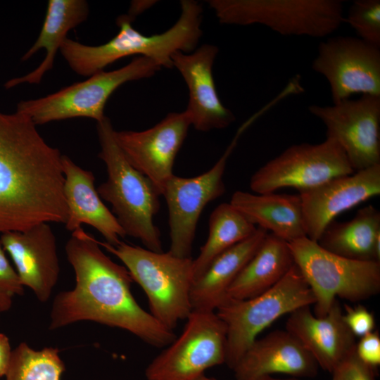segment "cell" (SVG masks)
<instances>
[{"instance_id": "1", "label": "cell", "mask_w": 380, "mask_h": 380, "mask_svg": "<svg viewBox=\"0 0 380 380\" xmlns=\"http://www.w3.org/2000/svg\"><path fill=\"white\" fill-rule=\"evenodd\" d=\"M65 249L75 272V286L56 296L49 329L87 320L126 330L157 348L175 340L174 331L134 299L131 292L133 279L127 269L107 256L91 234L82 227L72 232Z\"/></svg>"}, {"instance_id": "2", "label": "cell", "mask_w": 380, "mask_h": 380, "mask_svg": "<svg viewBox=\"0 0 380 380\" xmlns=\"http://www.w3.org/2000/svg\"><path fill=\"white\" fill-rule=\"evenodd\" d=\"M62 156L28 116L0 112V234L65 223Z\"/></svg>"}, {"instance_id": "3", "label": "cell", "mask_w": 380, "mask_h": 380, "mask_svg": "<svg viewBox=\"0 0 380 380\" xmlns=\"http://www.w3.org/2000/svg\"><path fill=\"white\" fill-rule=\"evenodd\" d=\"M182 13L176 23L163 33L146 36L132 27L128 15L116 20L118 34L108 42L90 46L67 38L60 51L69 67L77 74L89 77L108 65L134 55L149 58L163 68L173 67L172 56L188 53L198 44L201 35L203 8L196 1H181Z\"/></svg>"}, {"instance_id": "4", "label": "cell", "mask_w": 380, "mask_h": 380, "mask_svg": "<svg viewBox=\"0 0 380 380\" xmlns=\"http://www.w3.org/2000/svg\"><path fill=\"white\" fill-rule=\"evenodd\" d=\"M101 151L108 177L97 189L100 197L112 205L113 213L126 235L139 239L146 248L163 251L160 233L153 221L160 209V193L136 170L118 146L108 117L96 122Z\"/></svg>"}, {"instance_id": "5", "label": "cell", "mask_w": 380, "mask_h": 380, "mask_svg": "<svg viewBox=\"0 0 380 380\" xmlns=\"http://www.w3.org/2000/svg\"><path fill=\"white\" fill-rule=\"evenodd\" d=\"M100 246L118 257L133 281L145 292L151 315L172 330L192 311L190 293L194 282L193 259L167 252H156L124 242Z\"/></svg>"}, {"instance_id": "6", "label": "cell", "mask_w": 380, "mask_h": 380, "mask_svg": "<svg viewBox=\"0 0 380 380\" xmlns=\"http://www.w3.org/2000/svg\"><path fill=\"white\" fill-rule=\"evenodd\" d=\"M288 243L294 263L315 296V316H325L337 298L359 302L379 293L380 262L335 255L307 236Z\"/></svg>"}, {"instance_id": "7", "label": "cell", "mask_w": 380, "mask_h": 380, "mask_svg": "<svg viewBox=\"0 0 380 380\" xmlns=\"http://www.w3.org/2000/svg\"><path fill=\"white\" fill-rule=\"evenodd\" d=\"M315 303L312 291L295 263L265 292L244 300L227 299L215 310L227 327L225 364L232 369L264 329L281 316Z\"/></svg>"}, {"instance_id": "8", "label": "cell", "mask_w": 380, "mask_h": 380, "mask_svg": "<svg viewBox=\"0 0 380 380\" xmlns=\"http://www.w3.org/2000/svg\"><path fill=\"white\" fill-rule=\"evenodd\" d=\"M220 23L260 24L287 36L323 37L345 22L339 0H210Z\"/></svg>"}, {"instance_id": "9", "label": "cell", "mask_w": 380, "mask_h": 380, "mask_svg": "<svg viewBox=\"0 0 380 380\" xmlns=\"http://www.w3.org/2000/svg\"><path fill=\"white\" fill-rule=\"evenodd\" d=\"M160 69L153 60L138 56L119 69L103 70L45 96L21 101L15 111L28 116L36 125L74 118H89L97 122L106 117V102L118 87L150 77Z\"/></svg>"}, {"instance_id": "10", "label": "cell", "mask_w": 380, "mask_h": 380, "mask_svg": "<svg viewBox=\"0 0 380 380\" xmlns=\"http://www.w3.org/2000/svg\"><path fill=\"white\" fill-rule=\"evenodd\" d=\"M179 337L147 366V380H198L225 363L227 327L215 311L192 310Z\"/></svg>"}, {"instance_id": "11", "label": "cell", "mask_w": 380, "mask_h": 380, "mask_svg": "<svg viewBox=\"0 0 380 380\" xmlns=\"http://www.w3.org/2000/svg\"><path fill=\"white\" fill-rule=\"evenodd\" d=\"M262 114L260 110L240 126L224 153L209 170L194 177L174 175L166 182L162 196L168 210L170 236L168 251L172 255L191 258L199 217L208 203L225 193L223 176L227 160L241 135Z\"/></svg>"}, {"instance_id": "12", "label": "cell", "mask_w": 380, "mask_h": 380, "mask_svg": "<svg viewBox=\"0 0 380 380\" xmlns=\"http://www.w3.org/2000/svg\"><path fill=\"white\" fill-rule=\"evenodd\" d=\"M354 172L341 146L326 138L319 144L289 146L252 175L250 188L255 194L274 193L284 187L300 191Z\"/></svg>"}, {"instance_id": "13", "label": "cell", "mask_w": 380, "mask_h": 380, "mask_svg": "<svg viewBox=\"0 0 380 380\" xmlns=\"http://www.w3.org/2000/svg\"><path fill=\"white\" fill-rule=\"evenodd\" d=\"M308 109L324 123L327 139L341 146L355 172L380 165V96L362 95Z\"/></svg>"}, {"instance_id": "14", "label": "cell", "mask_w": 380, "mask_h": 380, "mask_svg": "<svg viewBox=\"0 0 380 380\" xmlns=\"http://www.w3.org/2000/svg\"><path fill=\"white\" fill-rule=\"evenodd\" d=\"M312 68L327 80L334 103L355 94L380 96V48L358 37L322 42Z\"/></svg>"}, {"instance_id": "15", "label": "cell", "mask_w": 380, "mask_h": 380, "mask_svg": "<svg viewBox=\"0 0 380 380\" xmlns=\"http://www.w3.org/2000/svg\"><path fill=\"white\" fill-rule=\"evenodd\" d=\"M191 125L186 111L171 113L148 129L115 130L114 137L128 162L162 195L166 182L174 175L175 158Z\"/></svg>"}, {"instance_id": "16", "label": "cell", "mask_w": 380, "mask_h": 380, "mask_svg": "<svg viewBox=\"0 0 380 380\" xmlns=\"http://www.w3.org/2000/svg\"><path fill=\"white\" fill-rule=\"evenodd\" d=\"M380 194V165L300 191L306 236L317 241L341 213Z\"/></svg>"}, {"instance_id": "17", "label": "cell", "mask_w": 380, "mask_h": 380, "mask_svg": "<svg viewBox=\"0 0 380 380\" xmlns=\"http://www.w3.org/2000/svg\"><path fill=\"white\" fill-rule=\"evenodd\" d=\"M0 241L23 286L30 288L39 301L46 302L60 272L56 239L49 223L3 233Z\"/></svg>"}, {"instance_id": "18", "label": "cell", "mask_w": 380, "mask_h": 380, "mask_svg": "<svg viewBox=\"0 0 380 380\" xmlns=\"http://www.w3.org/2000/svg\"><path fill=\"white\" fill-rule=\"evenodd\" d=\"M217 53V46L203 44L192 53L177 51L171 57L173 66L188 87L189 98L185 111L198 131L224 129L235 120L216 91L212 68Z\"/></svg>"}, {"instance_id": "19", "label": "cell", "mask_w": 380, "mask_h": 380, "mask_svg": "<svg viewBox=\"0 0 380 380\" xmlns=\"http://www.w3.org/2000/svg\"><path fill=\"white\" fill-rule=\"evenodd\" d=\"M286 330L310 353L324 371L332 374L355 349V336L343 317V309L336 299L324 317L314 315L310 306L291 312Z\"/></svg>"}, {"instance_id": "20", "label": "cell", "mask_w": 380, "mask_h": 380, "mask_svg": "<svg viewBox=\"0 0 380 380\" xmlns=\"http://www.w3.org/2000/svg\"><path fill=\"white\" fill-rule=\"evenodd\" d=\"M318 367L310 353L285 329L257 338L232 370L236 380H259L274 374L312 378Z\"/></svg>"}, {"instance_id": "21", "label": "cell", "mask_w": 380, "mask_h": 380, "mask_svg": "<svg viewBox=\"0 0 380 380\" xmlns=\"http://www.w3.org/2000/svg\"><path fill=\"white\" fill-rule=\"evenodd\" d=\"M64 175L63 194L68 208L65 223L72 232L89 224L96 229L111 246L120 243L126 234L114 214L106 206L95 188L92 172L84 170L65 155L62 156Z\"/></svg>"}, {"instance_id": "22", "label": "cell", "mask_w": 380, "mask_h": 380, "mask_svg": "<svg viewBox=\"0 0 380 380\" xmlns=\"http://www.w3.org/2000/svg\"><path fill=\"white\" fill-rule=\"evenodd\" d=\"M89 13V4L85 0H49L39 34L21 58V61H25L44 49L46 51L44 60L27 74L7 80L4 88L10 89L23 84H39L53 68L57 52L68 38V32L87 20Z\"/></svg>"}, {"instance_id": "23", "label": "cell", "mask_w": 380, "mask_h": 380, "mask_svg": "<svg viewBox=\"0 0 380 380\" xmlns=\"http://www.w3.org/2000/svg\"><path fill=\"white\" fill-rule=\"evenodd\" d=\"M229 203L251 223L287 243L306 236L299 194L236 191Z\"/></svg>"}, {"instance_id": "24", "label": "cell", "mask_w": 380, "mask_h": 380, "mask_svg": "<svg viewBox=\"0 0 380 380\" xmlns=\"http://www.w3.org/2000/svg\"><path fill=\"white\" fill-rule=\"evenodd\" d=\"M268 232L257 227L248 239L217 255L203 274L193 282L192 310L215 311L224 302L227 291L260 246Z\"/></svg>"}, {"instance_id": "25", "label": "cell", "mask_w": 380, "mask_h": 380, "mask_svg": "<svg viewBox=\"0 0 380 380\" xmlns=\"http://www.w3.org/2000/svg\"><path fill=\"white\" fill-rule=\"evenodd\" d=\"M317 242L324 250L346 258L380 262V212L369 205L350 220H334Z\"/></svg>"}, {"instance_id": "26", "label": "cell", "mask_w": 380, "mask_h": 380, "mask_svg": "<svg viewBox=\"0 0 380 380\" xmlns=\"http://www.w3.org/2000/svg\"><path fill=\"white\" fill-rule=\"evenodd\" d=\"M293 265L289 243L267 233L259 248L229 287L225 300L248 299L265 292L279 282Z\"/></svg>"}, {"instance_id": "27", "label": "cell", "mask_w": 380, "mask_h": 380, "mask_svg": "<svg viewBox=\"0 0 380 380\" xmlns=\"http://www.w3.org/2000/svg\"><path fill=\"white\" fill-rule=\"evenodd\" d=\"M257 227L251 223L229 203L217 205L209 218L208 237L193 260L194 281L220 253L253 235Z\"/></svg>"}, {"instance_id": "28", "label": "cell", "mask_w": 380, "mask_h": 380, "mask_svg": "<svg viewBox=\"0 0 380 380\" xmlns=\"http://www.w3.org/2000/svg\"><path fill=\"white\" fill-rule=\"evenodd\" d=\"M55 348L35 350L21 343L12 351L4 380H61L65 365Z\"/></svg>"}, {"instance_id": "29", "label": "cell", "mask_w": 380, "mask_h": 380, "mask_svg": "<svg viewBox=\"0 0 380 380\" xmlns=\"http://www.w3.org/2000/svg\"><path fill=\"white\" fill-rule=\"evenodd\" d=\"M345 22L360 39L380 48V1L355 0L350 5Z\"/></svg>"}, {"instance_id": "30", "label": "cell", "mask_w": 380, "mask_h": 380, "mask_svg": "<svg viewBox=\"0 0 380 380\" xmlns=\"http://www.w3.org/2000/svg\"><path fill=\"white\" fill-rule=\"evenodd\" d=\"M23 286L8 260L0 241V313L8 310L15 296L23 293Z\"/></svg>"}, {"instance_id": "31", "label": "cell", "mask_w": 380, "mask_h": 380, "mask_svg": "<svg viewBox=\"0 0 380 380\" xmlns=\"http://www.w3.org/2000/svg\"><path fill=\"white\" fill-rule=\"evenodd\" d=\"M343 317L355 336H363L373 331L375 320L373 314L362 305H344Z\"/></svg>"}, {"instance_id": "32", "label": "cell", "mask_w": 380, "mask_h": 380, "mask_svg": "<svg viewBox=\"0 0 380 380\" xmlns=\"http://www.w3.org/2000/svg\"><path fill=\"white\" fill-rule=\"evenodd\" d=\"M334 372H337L342 380H375L374 369L359 359L355 349L343 360Z\"/></svg>"}, {"instance_id": "33", "label": "cell", "mask_w": 380, "mask_h": 380, "mask_svg": "<svg viewBox=\"0 0 380 380\" xmlns=\"http://www.w3.org/2000/svg\"><path fill=\"white\" fill-rule=\"evenodd\" d=\"M355 353L359 359L372 369L380 365V336L372 331L361 337L356 343Z\"/></svg>"}, {"instance_id": "34", "label": "cell", "mask_w": 380, "mask_h": 380, "mask_svg": "<svg viewBox=\"0 0 380 380\" xmlns=\"http://www.w3.org/2000/svg\"><path fill=\"white\" fill-rule=\"evenodd\" d=\"M12 351L9 338L0 333V378L4 377L8 369Z\"/></svg>"}, {"instance_id": "35", "label": "cell", "mask_w": 380, "mask_h": 380, "mask_svg": "<svg viewBox=\"0 0 380 380\" xmlns=\"http://www.w3.org/2000/svg\"><path fill=\"white\" fill-rule=\"evenodd\" d=\"M155 1H134L131 4V7L128 15L134 20V17L145 9L151 6Z\"/></svg>"}, {"instance_id": "36", "label": "cell", "mask_w": 380, "mask_h": 380, "mask_svg": "<svg viewBox=\"0 0 380 380\" xmlns=\"http://www.w3.org/2000/svg\"><path fill=\"white\" fill-rule=\"evenodd\" d=\"M259 380H303V379L296 378V377H291V378H288V379H279V378L272 377V376H269L262 378Z\"/></svg>"}, {"instance_id": "37", "label": "cell", "mask_w": 380, "mask_h": 380, "mask_svg": "<svg viewBox=\"0 0 380 380\" xmlns=\"http://www.w3.org/2000/svg\"><path fill=\"white\" fill-rule=\"evenodd\" d=\"M331 380H342L341 377L337 372H334Z\"/></svg>"}, {"instance_id": "38", "label": "cell", "mask_w": 380, "mask_h": 380, "mask_svg": "<svg viewBox=\"0 0 380 380\" xmlns=\"http://www.w3.org/2000/svg\"><path fill=\"white\" fill-rule=\"evenodd\" d=\"M198 380H217L215 378L206 376L205 374L200 377Z\"/></svg>"}]
</instances>
